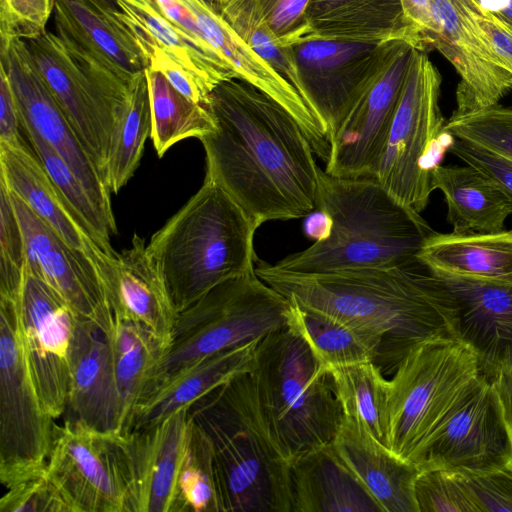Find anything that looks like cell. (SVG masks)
<instances>
[{
	"label": "cell",
	"instance_id": "cell-1",
	"mask_svg": "<svg viewBox=\"0 0 512 512\" xmlns=\"http://www.w3.org/2000/svg\"><path fill=\"white\" fill-rule=\"evenodd\" d=\"M213 132L201 137L205 178L223 189L258 228L317 209L316 153L296 119L253 85L221 82L205 105Z\"/></svg>",
	"mask_w": 512,
	"mask_h": 512
},
{
	"label": "cell",
	"instance_id": "cell-2",
	"mask_svg": "<svg viewBox=\"0 0 512 512\" xmlns=\"http://www.w3.org/2000/svg\"><path fill=\"white\" fill-rule=\"evenodd\" d=\"M255 272L287 299L372 337L379 345L376 364L384 374L393 373L426 341L458 339L456 308L436 276L419 261L301 274L258 260Z\"/></svg>",
	"mask_w": 512,
	"mask_h": 512
},
{
	"label": "cell",
	"instance_id": "cell-3",
	"mask_svg": "<svg viewBox=\"0 0 512 512\" xmlns=\"http://www.w3.org/2000/svg\"><path fill=\"white\" fill-rule=\"evenodd\" d=\"M317 210L328 218L327 234L276 268L317 274L410 265L419 261L423 242L434 232L373 177H336L320 168Z\"/></svg>",
	"mask_w": 512,
	"mask_h": 512
},
{
	"label": "cell",
	"instance_id": "cell-4",
	"mask_svg": "<svg viewBox=\"0 0 512 512\" xmlns=\"http://www.w3.org/2000/svg\"><path fill=\"white\" fill-rule=\"evenodd\" d=\"M212 452L218 512H292L290 462L261 409L251 372L190 407Z\"/></svg>",
	"mask_w": 512,
	"mask_h": 512
},
{
	"label": "cell",
	"instance_id": "cell-5",
	"mask_svg": "<svg viewBox=\"0 0 512 512\" xmlns=\"http://www.w3.org/2000/svg\"><path fill=\"white\" fill-rule=\"evenodd\" d=\"M256 230L229 195L204 178L146 245L178 313L218 285L255 272Z\"/></svg>",
	"mask_w": 512,
	"mask_h": 512
},
{
	"label": "cell",
	"instance_id": "cell-6",
	"mask_svg": "<svg viewBox=\"0 0 512 512\" xmlns=\"http://www.w3.org/2000/svg\"><path fill=\"white\" fill-rule=\"evenodd\" d=\"M267 424L285 458L332 443L343 411L332 376L288 326L262 337L251 372Z\"/></svg>",
	"mask_w": 512,
	"mask_h": 512
},
{
	"label": "cell",
	"instance_id": "cell-7",
	"mask_svg": "<svg viewBox=\"0 0 512 512\" xmlns=\"http://www.w3.org/2000/svg\"><path fill=\"white\" fill-rule=\"evenodd\" d=\"M54 23L56 33L46 31L25 41L38 72L106 184L113 136L135 77L125 75Z\"/></svg>",
	"mask_w": 512,
	"mask_h": 512
},
{
	"label": "cell",
	"instance_id": "cell-8",
	"mask_svg": "<svg viewBox=\"0 0 512 512\" xmlns=\"http://www.w3.org/2000/svg\"><path fill=\"white\" fill-rule=\"evenodd\" d=\"M480 376L462 341L438 338L409 352L388 380V449L415 465L421 452Z\"/></svg>",
	"mask_w": 512,
	"mask_h": 512
},
{
	"label": "cell",
	"instance_id": "cell-9",
	"mask_svg": "<svg viewBox=\"0 0 512 512\" xmlns=\"http://www.w3.org/2000/svg\"><path fill=\"white\" fill-rule=\"evenodd\" d=\"M441 75L423 49L415 48L374 177L402 205L421 213L431 175L455 137L445 126L439 99Z\"/></svg>",
	"mask_w": 512,
	"mask_h": 512
},
{
	"label": "cell",
	"instance_id": "cell-10",
	"mask_svg": "<svg viewBox=\"0 0 512 512\" xmlns=\"http://www.w3.org/2000/svg\"><path fill=\"white\" fill-rule=\"evenodd\" d=\"M289 304L286 297L256 272L218 285L178 313L172 343L152 390L205 357L262 338L285 326Z\"/></svg>",
	"mask_w": 512,
	"mask_h": 512
},
{
	"label": "cell",
	"instance_id": "cell-11",
	"mask_svg": "<svg viewBox=\"0 0 512 512\" xmlns=\"http://www.w3.org/2000/svg\"><path fill=\"white\" fill-rule=\"evenodd\" d=\"M45 470L73 512H138L129 433L54 423Z\"/></svg>",
	"mask_w": 512,
	"mask_h": 512
},
{
	"label": "cell",
	"instance_id": "cell-12",
	"mask_svg": "<svg viewBox=\"0 0 512 512\" xmlns=\"http://www.w3.org/2000/svg\"><path fill=\"white\" fill-rule=\"evenodd\" d=\"M17 303L0 295V480L6 489L45 470L54 426L28 367Z\"/></svg>",
	"mask_w": 512,
	"mask_h": 512
},
{
	"label": "cell",
	"instance_id": "cell-13",
	"mask_svg": "<svg viewBox=\"0 0 512 512\" xmlns=\"http://www.w3.org/2000/svg\"><path fill=\"white\" fill-rule=\"evenodd\" d=\"M415 48L407 39L381 44L371 71L329 141L326 173L342 178L374 177Z\"/></svg>",
	"mask_w": 512,
	"mask_h": 512
},
{
	"label": "cell",
	"instance_id": "cell-14",
	"mask_svg": "<svg viewBox=\"0 0 512 512\" xmlns=\"http://www.w3.org/2000/svg\"><path fill=\"white\" fill-rule=\"evenodd\" d=\"M415 466L460 475L512 472V446L492 383L481 375L427 443Z\"/></svg>",
	"mask_w": 512,
	"mask_h": 512
},
{
	"label": "cell",
	"instance_id": "cell-15",
	"mask_svg": "<svg viewBox=\"0 0 512 512\" xmlns=\"http://www.w3.org/2000/svg\"><path fill=\"white\" fill-rule=\"evenodd\" d=\"M17 306L31 376L44 407L56 419L66 411L71 347L81 316L50 285L26 271Z\"/></svg>",
	"mask_w": 512,
	"mask_h": 512
},
{
	"label": "cell",
	"instance_id": "cell-16",
	"mask_svg": "<svg viewBox=\"0 0 512 512\" xmlns=\"http://www.w3.org/2000/svg\"><path fill=\"white\" fill-rule=\"evenodd\" d=\"M0 65L9 77L23 128L39 136L65 160L100 210L115 221L111 192L38 72L26 41L14 39L0 48Z\"/></svg>",
	"mask_w": 512,
	"mask_h": 512
},
{
	"label": "cell",
	"instance_id": "cell-17",
	"mask_svg": "<svg viewBox=\"0 0 512 512\" xmlns=\"http://www.w3.org/2000/svg\"><path fill=\"white\" fill-rule=\"evenodd\" d=\"M381 44L307 37L291 46L299 95L329 141L371 71Z\"/></svg>",
	"mask_w": 512,
	"mask_h": 512
},
{
	"label": "cell",
	"instance_id": "cell-18",
	"mask_svg": "<svg viewBox=\"0 0 512 512\" xmlns=\"http://www.w3.org/2000/svg\"><path fill=\"white\" fill-rule=\"evenodd\" d=\"M435 33L429 46L460 77L452 117L498 104L512 90V71L494 52L465 0H431Z\"/></svg>",
	"mask_w": 512,
	"mask_h": 512
},
{
	"label": "cell",
	"instance_id": "cell-19",
	"mask_svg": "<svg viewBox=\"0 0 512 512\" xmlns=\"http://www.w3.org/2000/svg\"><path fill=\"white\" fill-rule=\"evenodd\" d=\"M10 196L24 237L25 271L45 281L78 315L106 333L114 315L96 262L65 242L17 195Z\"/></svg>",
	"mask_w": 512,
	"mask_h": 512
},
{
	"label": "cell",
	"instance_id": "cell-20",
	"mask_svg": "<svg viewBox=\"0 0 512 512\" xmlns=\"http://www.w3.org/2000/svg\"><path fill=\"white\" fill-rule=\"evenodd\" d=\"M429 270L456 308L458 339L474 352L480 374L492 380L512 370V283Z\"/></svg>",
	"mask_w": 512,
	"mask_h": 512
},
{
	"label": "cell",
	"instance_id": "cell-21",
	"mask_svg": "<svg viewBox=\"0 0 512 512\" xmlns=\"http://www.w3.org/2000/svg\"><path fill=\"white\" fill-rule=\"evenodd\" d=\"M101 276L114 318L140 324L167 351L178 312L144 240L135 233L128 249L107 260Z\"/></svg>",
	"mask_w": 512,
	"mask_h": 512
},
{
	"label": "cell",
	"instance_id": "cell-22",
	"mask_svg": "<svg viewBox=\"0 0 512 512\" xmlns=\"http://www.w3.org/2000/svg\"><path fill=\"white\" fill-rule=\"evenodd\" d=\"M66 411L67 419L101 431L121 432L122 404L106 333L83 317L72 341Z\"/></svg>",
	"mask_w": 512,
	"mask_h": 512
},
{
	"label": "cell",
	"instance_id": "cell-23",
	"mask_svg": "<svg viewBox=\"0 0 512 512\" xmlns=\"http://www.w3.org/2000/svg\"><path fill=\"white\" fill-rule=\"evenodd\" d=\"M0 179L65 242L90 256L99 270L113 257L107 255L82 226L30 144L0 143Z\"/></svg>",
	"mask_w": 512,
	"mask_h": 512
},
{
	"label": "cell",
	"instance_id": "cell-24",
	"mask_svg": "<svg viewBox=\"0 0 512 512\" xmlns=\"http://www.w3.org/2000/svg\"><path fill=\"white\" fill-rule=\"evenodd\" d=\"M190 407L154 426L129 432L138 512H172L191 425Z\"/></svg>",
	"mask_w": 512,
	"mask_h": 512
},
{
	"label": "cell",
	"instance_id": "cell-25",
	"mask_svg": "<svg viewBox=\"0 0 512 512\" xmlns=\"http://www.w3.org/2000/svg\"><path fill=\"white\" fill-rule=\"evenodd\" d=\"M338 458L382 512H418L414 485L420 470L343 417L332 441Z\"/></svg>",
	"mask_w": 512,
	"mask_h": 512
},
{
	"label": "cell",
	"instance_id": "cell-26",
	"mask_svg": "<svg viewBox=\"0 0 512 512\" xmlns=\"http://www.w3.org/2000/svg\"><path fill=\"white\" fill-rule=\"evenodd\" d=\"M260 339L205 357L165 379L136 407L129 432L154 426L217 387L252 372Z\"/></svg>",
	"mask_w": 512,
	"mask_h": 512
},
{
	"label": "cell",
	"instance_id": "cell-27",
	"mask_svg": "<svg viewBox=\"0 0 512 512\" xmlns=\"http://www.w3.org/2000/svg\"><path fill=\"white\" fill-rule=\"evenodd\" d=\"M307 37L384 43L407 39L425 50L400 0H310Z\"/></svg>",
	"mask_w": 512,
	"mask_h": 512
},
{
	"label": "cell",
	"instance_id": "cell-28",
	"mask_svg": "<svg viewBox=\"0 0 512 512\" xmlns=\"http://www.w3.org/2000/svg\"><path fill=\"white\" fill-rule=\"evenodd\" d=\"M290 494L292 512H382L331 443L291 462Z\"/></svg>",
	"mask_w": 512,
	"mask_h": 512
},
{
	"label": "cell",
	"instance_id": "cell-29",
	"mask_svg": "<svg viewBox=\"0 0 512 512\" xmlns=\"http://www.w3.org/2000/svg\"><path fill=\"white\" fill-rule=\"evenodd\" d=\"M54 22L129 77L145 71L148 62L121 11L101 0H53Z\"/></svg>",
	"mask_w": 512,
	"mask_h": 512
},
{
	"label": "cell",
	"instance_id": "cell-30",
	"mask_svg": "<svg viewBox=\"0 0 512 512\" xmlns=\"http://www.w3.org/2000/svg\"><path fill=\"white\" fill-rule=\"evenodd\" d=\"M435 271L512 283V230L432 232L417 256Z\"/></svg>",
	"mask_w": 512,
	"mask_h": 512
},
{
	"label": "cell",
	"instance_id": "cell-31",
	"mask_svg": "<svg viewBox=\"0 0 512 512\" xmlns=\"http://www.w3.org/2000/svg\"><path fill=\"white\" fill-rule=\"evenodd\" d=\"M122 19L152 39L184 68L207 93L221 82L237 79L234 71L214 49L198 42L174 24L156 0H115Z\"/></svg>",
	"mask_w": 512,
	"mask_h": 512
},
{
	"label": "cell",
	"instance_id": "cell-32",
	"mask_svg": "<svg viewBox=\"0 0 512 512\" xmlns=\"http://www.w3.org/2000/svg\"><path fill=\"white\" fill-rule=\"evenodd\" d=\"M447 206V221L457 232H497L512 214V201L484 173L464 166L439 165L431 175Z\"/></svg>",
	"mask_w": 512,
	"mask_h": 512
},
{
	"label": "cell",
	"instance_id": "cell-33",
	"mask_svg": "<svg viewBox=\"0 0 512 512\" xmlns=\"http://www.w3.org/2000/svg\"><path fill=\"white\" fill-rule=\"evenodd\" d=\"M106 337L122 404L121 432L128 433L136 407L155 384L166 349L140 324L118 318Z\"/></svg>",
	"mask_w": 512,
	"mask_h": 512
},
{
	"label": "cell",
	"instance_id": "cell-34",
	"mask_svg": "<svg viewBox=\"0 0 512 512\" xmlns=\"http://www.w3.org/2000/svg\"><path fill=\"white\" fill-rule=\"evenodd\" d=\"M289 303L286 326L307 343L325 368L366 361L377 363L379 345L372 337L293 300Z\"/></svg>",
	"mask_w": 512,
	"mask_h": 512
},
{
	"label": "cell",
	"instance_id": "cell-35",
	"mask_svg": "<svg viewBox=\"0 0 512 512\" xmlns=\"http://www.w3.org/2000/svg\"><path fill=\"white\" fill-rule=\"evenodd\" d=\"M343 417L388 448V388L381 368L366 361L328 368Z\"/></svg>",
	"mask_w": 512,
	"mask_h": 512
},
{
	"label": "cell",
	"instance_id": "cell-36",
	"mask_svg": "<svg viewBox=\"0 0 512 512\" xmlns=\"http://www.w3.org/2000/svg\"><path fill=\"white\" fill-rule=\"evenodd\" d=\"M145 74L151 104L150 138L160 158L174 144L214 131V118L206 106L187 99L160 72L147 67Z\"/></svg>",
	"mask_w": 512,
	"mask_h": 512
},
{
	"label": "cell",
	"instance_id": "cell-37",
	"mask_svg": "<svg viewBox=\"0 0 512 512\" xmlns=\"http://www.w3.org/2000/svg\"><path fill=\"white\" fill-rule=\"evenodd\" d=\"M149 85L145 71L135 76L124 113L113 136L106 184L117 194L134 175L151 134Z\"/></svg>",
	"mask_w": 512,
	"mask_h": 512
},
{
	"label": "cell",
	"instance_id": "cell-38",
	"mask_svg": "<svg viewBox=\"0 0 512 512\" xmlns=\"http://www.w3.org/2000/svg\"><path fill=\"white\" fill-rule=\"evenodd\" d=\"M23 131L47 174L82 226L107 255L114 256L116 252L110 240L117 233L115 221L100 210L79 177L50 145L32 131L24 128Z\"/></svg>",
	"mask_w": 512,
	"mask_h": 512
},
{
	"label": "cell",
	"instance_id": "cell-39",
	"mask_svg": "<svg viewBox=\"0 0 512 512\" xmlns=\"http://www.w3.org/2000/svg\"><path fill=\"white\" fill-rule=\"evenodd\" d=\"M172 512H218L210 442L192 418Z\"/></svg>",
	"mask_w": 512,
	"mask_h": 512
},
{
	"label": "cell",
	"instance_id": "cell-40",
	"mask_svg": "<svg viewBox=\"0 0 512 512\" xmlns=\"http://www.w3.org/2000/svg\"><path fill=\"white\" fill-rule=\"evenodd\" d=\"M220 16L277 73L299 93L300 81L291 47L279 43L248 0H219Z\"/></svg>",
	"mask_w": 512,
	"mask_h": 512
},
{
	"label": "cell",
	"instance_id": "cell-41",
	"mask_svg": "<svg viewBox=\"0 0 512 512\" xmlns=\"http://www.w3.org/2000/svg\"><path fill=\"white\" fill-rule=\"evenodd\" d=\"M446 130L512 160V108L499 104L450 117Z\"/></svg>",
	"mask_w": 512,
	"mask_h": 512
},
{
	"label": "cell",
	"instance_id": "cell-42",
	"mask_svg": "<svg viewBox=\"0 0 512 512\" xmlns=\"http://www.w3.org/2000/svg\"><path fill=\"white\" fill-rule=\"evenodd\" d=\"M418 512H481L462 475L444 470H423L414 485Z\"/></svg>",
	"mask_w": 512,
	"mask_h": 512
},
{
	"label": "cell",
	"instance_id": "cell-43",
	"mask_svg": "<svg viewBox=\"0 0 512 512\" xmlns=\"http://www.w3.org/2000/svg\"><path fill=\"white\" fill-rule=\"evenodd\" d=\"M26 267L23 233L10 191L0 179V295L18 299Z\"/></svg>",
	"mask_w": 512,
	"mask_h": 512
},
{
	"label": "cell",
	"instance_id": "cell-44",
	"mask_svg": "<svg viewBox=\"0 0 512 512\" xmlns=\"http://www.w3.org/2000/svg\"><path fill=\"white\" fill-rule=\"evenodd\" d=\"M53 8V0H0V48L45 33Z\"/></svg>",
	"mask_w": 512,
	"mask_h": 512
},
{
	"label": "cell",
	"instance_id": "cell-45",
	"mask_svg": "<svg viewBox=\"0 0 512 512\" xmlns=\"http://www.w3.org/2000/svg\"><path fill=\"white\" fill-rule=\"evenodd\" d=\"M0 512H73L46 470L9 488L0 500Z\"/></svg>",
	"mask_w": 512,
	"mask_h": 512
},
{
	"label": "cell",
	"instance_id": "cell-46",
	"mask_svg": "<svg viewBox=\"0 0 512 512\" xmlns=\"http://www.w3.org/2000/svg\"><path fill=\"white\" fill-rule=\"evenodd\" d=\"M279 43L286 47L306 38L310 0H248Z\"/></svg>",
	"mask_w": 512,
	"mask_h": 512
},
{
	"label": "cell",
	"instance_id": "cell-47",
	"mask_svg": "<svg viewBox=\"0 0 512 512\" xmlns=\"http://www.w3.org/2000/svg\"><path fill=\"white\" fill-rule=\"evenodd\" d=\"M131 29L147 59L148 68L160 72L187 99L205 106L208 102L209 94L201 88L196 80L170 58L152 39L137 29Z\"/></svg>",
	"mask_w": 512,
	"mask_h": 512
},
{
	"label": "cell",
	"instance_id": "cell-48",
	"mask_svg": "<svg viewBox=\"0 0 512 512\" xmlns=\"http://www.w3.org/2000/svg\"><path fill=\"white\" fill-rule=\"evenodd\" d=\"M448 152L488 176L512 201V160L481 145L456 138Z\"/></svg>",
	"mask_w": 512,
	"mask_h": 512
},
{
	"label": "cell",
	"instance_id": "cell-49",
	"mask_svg": "<svg viewBox=\"0 0 512 512\" xmlns=\"http://www.w3.org/2000/svg\"><path fill=\"white\" fill-rule=\"evenodd\" d=\"M481 512H512V472L462 475Z\"/></svg>",
	"mask_w": 512,
	"mask_h": 512
},
{
	"label": "cell",
	"instance_id": "cell-50",
	"mask_svg": "<svg viewBox=\"0 0 512 512\" xmlns=\"http://www.w3.org/2000/svg\"><path fill=\"white\" fill-rule=\"evenodd\" d=\"M465 2L494 52L512 71V27L479 8L473 0H465Z\"/></svg>",
	"mask_w": 512,
	"mask_h": 512
},
{
	"label": "cell",
	"instance_id": "cell-51",
	"mask_svg": "<svg viewBox=\"0 0 512 512\" xmlns=\"http://www.w3.org/2000/svg\"><path fill=\"white\" fill-rule=\"evenodd\" d=\"M22 120L6 70L0 65V143L29 145L21 136Z\"/></svg>",
	"mask_w": 512,
	"mask_h": 512
},
{
	"label": "cell",
	"instance_id": "cell-52",
	"mask_svg": "<svg viewBox=\"0 0 512 512\" xmlns=\"http://www.w3.org/2000/svg\"><path fill=\"white\" fill-rule=\"evenodd\" d=\"M400 1L407 20L420 36L423 46L426 49L435 33L431 0Z\"/></svg>",
	"mask_w": 512,
	"mask_h": 512
},
{
	"label": "cell",
	"instance_id": "cell-53",
	"mask_svg": "<svg viewBox=\"0 0 512 512\" xmlns=\"http://www.w3.org/2000/svg\"><path fill=\"white\" fill-rule=\"evenodd\" d=\"M490 381L497 394L503 420L512 446V370L502 372Z\"/></svg>",
	"mask_w": 512,
	"mask_h": 512
},
{
	"label": "cell",
	"instance_id": "cell-54",
	"mask_svg": "<svg viewBox=\"0 0 512 512\" xmlns=\"http://www.w3.org/2000/svg\"><path fill=\"white\" fill-rule=\"evenodd\" d=\"M482 10L491 13L512 27V0H473Z\"/></svg>",
	"mask_w": 512,
	"mask_h": 512
},
{
	"label": "cell",
	"instance_id": "cell-55",
	"mask_svg": "<svg viewBox=\"0 0 512 512\" xmlns=\"http://www.w3.org/2000/svg\"><path fill=\"white\" fill-rule=\"evenodd\" d=\"M309 220L306 222V233L311 238L320 239L327 234L329 222L325 213L318 210L316 213L309 215Z\"/></svg>",
	"mask_w": 512,
	"mask_h": 512
},
{
	"label": "cell",
	"instance_id": "cell-56",
	"mask_svg": "<svg viewBox=\"0 0 512 512\" xmlns=\"http://www.w3.org/2000/svg\"><path fill=\"white\" fill-rule=\"evenodd\" d=\"M104 4H106L107 6L113 8V9H118L116 3H115V0H101ZM119 10V9H118Z\"/></svg>",
	"mask_w": 512,
	"mask_h": 512
},
{
	"label": "cell",
	"instance_id": "cell-57",
	"mask_svg": "<svg viewBox=\"0 0 512 512\" xmlns=\"http://www.w3.org/2000/svg\"><path fill=\"white\" fill-rule=\"evenodd\" d=\"M202 1H203L205 4H207V5L211 6V7L215 8V9H216V6H217V4H218V2H219V0H202Z\"/></svg>",
	"mask_w": 512,
	"mask_h": 512
}]
</instances>
